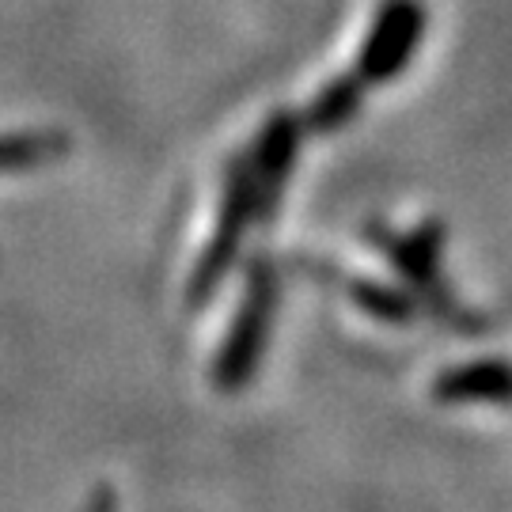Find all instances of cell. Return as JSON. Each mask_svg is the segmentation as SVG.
Returning <instances> with one entry per match:
<instances>
[{
    "label": "cell",
    "instance_id": "obj_6",
    "mask_svg": "<svg viewBox=\"0 0 512 512\" xmlns=\"http://www.w3.org/2000/svg\"><path fill=\"white\" fill-rule=\"evenodd\" d=\"M433 395L444 403H512V361L482 357L459 368H448Z\"/></svg>",
    "mask_w": 512,
    "mask_h": 512
},
{
    "label": "cell",
    "instance_id": "obj_9",
    "mask_svg": "<svg viewBox=\"0 0 512 512\" xmlns=\"http://www.w3.org/2000/svg\"><path fill=\"white\" fill-rule=\"evenodd\" d=\"M338 281H342L346 293L365 311H372L376 319H387V323H410V319H414V296L399 293V289H384V285L365 281V277H338Z\"/></svg>",
    "mask_w": 512,
    "mask_h": 512
},
{
    "label": "cell",
    "instance_id": "obj_5",
    "mask_svg": "<svg viewBox=\"0 0 512 512\" xmlns=\"http://www.w3.org/2000/svg\"><path fill=\"white\" fill-rule=\"evenodd\" d=\"M300 137H304V122L289 114V110H277L274 118L262 126L255 148L247 156L251 167V183H255V205L258 217H270L285 194V183L293 175L296 152H300Z\"/></svg>",
    "mask_w": 512,
    "mask_h": 512
},
{
    "label": "cell",
    "instance_id": "obj_7",
    "mask_svg": "<svg viewBox=\"0 0 512 512\" xmlns=\"http://www.w3.org/2000/svg\"><path fill=\"white\" fill-rule=\"evenodd\" d=\"M365 103V84H361V76L357 73H342L334 76L323 92L311 99L308 114L300 118L304 129L311 133H334V129H342L349 118H357V110Z\"/></svg>",
    "mask_w": 512,
    "mask_h": 512
},
{
    "label": "cell",
    "instance_id": "obj_2",
    "mask_svg": "<svg viewBox=\"0 0 512 512\" xmlns=\"http://www.w3.org/2000/svg\"><path fill=\"white\" fill-rule=\"evenodd\" d=\"M372 239L380 243L391 258V266L403 274L410 285V293L421 300V308L429 311L437 323L459 330V334H475L486 330L490 323H475L467 311L459 308L456 300L448 296V285L440 277V251H444V228L440 224H421L406 236H391V232H372Z\"/></svg>",
    "mask_w": 512,
    "mask_h": 512
},
{
    "label": "cell",
    "instance_id": "obj_3",
    "mask_svg": "<svg viewBox=\"0 0 512 512\" xmlns=\"http://www.w3.org/2000/svg\"><path fill=\"white\" fill-rule=\"evenodd\" d=\"M255 217H258V205H255L251 167H247V156H239L236 164H228V175H224V202H220V213H217V232H213L202 262L194 266L190 285H186V304L190 308H202V304L213 300L224 274L232 270L239 247H243V236H247V228H251Z\"/></svg>",
    "mask_w": 512,
    "mask_h": 512
},
{
    "label": "cell",
    "instance_id": "obj_1",
    "mask_svg": "<svg viewBox=\"0 0 512 512\" xmlns=\"http://www.w3.org/2000/svg\"><path fill=\"white\" fill-rule=\"evenodd\" d=\"M277 293H281L277 289V266L266 255H258L247 270L243 304H239L236 319L224 334V346H220L217 365H213V380H217L220 391H243L247 380L255 376L270 327H274Z\"/></svg>",
    "mask_w": 512,
    "mask_h": 512
},
{
    "label": "cell",
    "instance_id": "obj_4",
    "mask_svg": "<svg viewBox=\"0 0 512 512\" xmlns=\"http://www.w3.org/2000/svg\"><path fill=\"white\" fill-rule=\"evenodd\" d=\"M421 38H425V4L421 0H384L353 73L361 76L365 88L391 84L410 65V57L418 54Z\"/></svg>",
    "mask_w": 512,
    "mask_h": 512
},
{
    "label": "cell",
    "instance_id": "obj_8",
    "mask_svg": "<svg viewBox=\"0 0 512 512\" xmlns=\"http://www.w3.org/2000/svg\"><path fill=\"white\" fill-rule=\"evenodd\" d=\"M69 152V133L61 129H27V133H4L0 137V175L12 171H31L65 156Z\"/></svg>",
    "mask_w": 512,
    "mask_h": 512
}]
</instances>
